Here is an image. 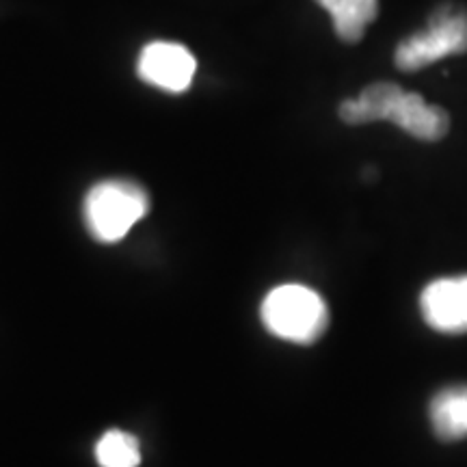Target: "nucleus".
Returning <instances> with one entry per match:
<instances>
[{"label":"nucleus","instance_id":"obj_6","mask_svg":"<svg viewBox=\"0 0 467 467\" xmlns=\"http://www.w3.org/2000/svg\"><path fill=\"white\" fill-rule=\"evenodd\" d=\"M388 121L420 141L435 143L451 130V115L437 104H429L420 93L400 91L388 113Z\"/></svg>","mask_w":467,"mask_h":467},{"label":"nucleus","instance_id":"obj_4","mask_svg":"<svg viewBox=\"0 0 467 467\" xmlns=\"http://www.w3.org/2000/svg\"><path fill=\"white\" fill-rule=\"evenodd\" d=\"M197 72V61L182 44L151 42L139 55L137 74L143 83L167 93H184Z\"/></svg>","mask_w":467,"mask_h":467},{"label":"nucleus","instance_id":"obj_3","mask_svg":"<svg viewBox=\"0 0 467 467\" xmlns=\"http://www.w3.org/2000/svg\"><path fill=\"white\" fill-rule=\"evenodd\" d=\"M467 52V11L443 5L429 20L424 31L413 33L394 52L396 67L418 72L431 63Z\"/></svg>","mask_w":467,"mask_h":467},{"label":"nucleus","instance_id":"obj_5","mask_svg":"<svg viewBox=\"0 0 467 467\" xmlns=\"http://www.w3.org/2000/svg\"><path fill=\"white\" fill-rule=\"evenodd\" d=\"M420 312L437 334H467V275L431 282L420 295Z\"/></svg>","mask_w":467,"mask_h":467},{"label":"nucleus","instance_id":"obj_7","mask_svg":"<svg viewBox=\"0 0 467 467\" xmlns=\"http://www.w3.org/2000/svg\"><path fill=\"white\" fill-rule=\"evenodd\" d=\"M429 418L441 441H461L467 437V383L448 385L433 396Z\"/></svg>","mask_w":467,"mask_h":467},{"label":"nucleus","instance_id":"obj_1","mask_svg":"<svg viewBox=\"0 0 467 467\" xmlns=\"http://www.w3.org/2000/svg\"><path fill=\"white\" fill-rule=\"evenodd\" d=\"M150 195L132 180L110 178L93 184L83 202V221L93 241L115 244L124 241L139 221L148 217Z\"/></svg>","mask_w":467,"mask_h":467},{"label":"nucleus","instance_id":"obj_2","mask_svg":"<svg viewBox=\"0 0 467 467\" xmlns=\"http://www.w3.org/2000/svg\"><path fill=\"white\" fill-rule=\"evenodd\" d=\"M260 318L266 331L292 344H314L329 327V309L317 290L284 284L265 296Z\"/></svg>","mask_w":467,"mask_h":467},{"label":"nucleus","instance_id":"obj_9","mask_svg":"<svg viewBox=\"0 0 467 467\" xmlns=\"http://www.w3.org/2000/svg\"><path fill=\"white\" fill-rule=\"evenodd\" d=\"M96 461L100 467H139L141 446L137 437L126 431H107L96 443Z\"/></svg>","mask_w":467,"mask_h":467},{"label":"nucleus","instance_id":"obj_8","mask_svg":"<svg viewBox=\"0 0 467 467\" xmlns=\"http://www.w3.org/2000/svg\"><path fill=\"white\" fill-rule=\"evenodd\" d=\"M334 20L336 35L344 44H358L364 39L368 25L377 20L379 0H317Z\"/></svg>","mask_w":467,"mask_h":467}]
</instances>
